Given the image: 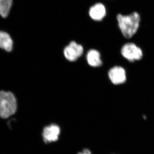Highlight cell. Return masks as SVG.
Masks as SVG:
<instances>
[{
	"label": "cell",
	"instance_id": "cell-1",
	"mask_svg": "<svg viewBox=\"0 0 154 154\" xmlns=\"http://www.w3.org/2000/svg\"><path fill=\"white\" fill-rule=\"evenodd\" d=\"M119 27L125 38H131L137 32L140 26V17L137 12L129 15L118 14L117 16Z\"/></svg>",
	"mask_w": 154,
	"mask_h": 154
},
{
	"label": "cell",
	"instance_id": "cell-2",
	"mask_svg": "<svg viewBox=\"0 0 154 154\" xmlns=\"http://www.w3.org/2000/svg\"><path fill=\"white\" fill-rule=\"evenodd\" d=\"M17 99L11 92L0 91V117L7 119L14 115L17 110Z\"/></svg>",
	"mask_w": 154,
	"mask_h": 154
},
{
	"label": "cell",
	"instance_id": "cell-3",
	"mask_svg": "<svg viewBox=\"0 0 154 154\" xmlns=\"http://www.w3.org/2000/svg\"><path fill=\"white\" fill-rule=\"evenodd\" d=\"M121 53L125 58L132 62L140 60L143 56L142 49L134 43H127L123 45Z\"/></svg>",
	"mask_w": 154,
	"mask_h": 154
},
{
	"label": "cell",
	"instance_id": "cell-4",
	"mask_svg": "<svg viewBox=\"0 0 154 154\" xmlns=\"http://www.w3.org/2000/svg\"><path fill=\"white\" fill-rule=\"evenodd\" d=\"M84 49L82 46L74 41H72L65 48L64 55L68 60L75 61L82 55Z\"/></svg>",
	"mask_w": 154,
	"mask_h": 154
},
{
	"label": "cell",
	"instance_id": "cell-5",
	"mask_svg": "<svg viewBox=\"0 0 154 154\" xmlns=\"http://www.w3.org/2000/svg\"><path fill=\"white\" fill-rule=\"evenodd\" d=\"M60 127L55 124L45 127L42 133V136L45 143H47L54 142L58 140L60 134Z\"/></svg>",
	"mask_w": 154,
	"mask_h": 154
},
{
	"label": "cell",
	"instance_id": "cell-6",
	"mask_svg": "<svg viewBox=\"0 0 154 154\" xmlns=\"http://www.w3.org/2000/svg\"><path fill=\"white\" fill-rule=\"evenodd\" d=\"M108 76L111 82L115 85H121L126 81V73L122 67L115 66L110 69Z\"/></svg>",
	"mask_w": 154,
	"mask_h": 154
},
{
	"label": "cell",
	"instance_id": "cell-7",
	"mask_svg": "<svg viewBox=\"0 0 154 154\" xmlns=\"http://www.w3.org/2000/svg\"><path fill=\"white\" fill-rule=\"evenodd\" d=\"M89 15L94 21H101L106 16L107 14L106 8L102 3H97L90 8Z\"/></svg>",
	"mask_w": 154,
	"mask_h": 154
},
{
	"label": "cell",
	"instance_id": "cell-8",
	"mask_svg": "<svg viewBox=\"0 0 154 154\" xmlns=\"http://www.w3.org/2000/svg\"><path fill=\"white\" fill-rule=\"evenodd\" d=\"M86 58L88 63L91 66L96 67L102 65L100 53L96 50L91 49L88 51Z\"/></svg>",
	"mask_w": 154,
	"mask_h": 154
},
{
	"label": "cell",
	"instance_id": "cell-9",
	"mask_svg": "<svg viewBox=\"0 0 154 154\" xmlns=\"http://www.w3.org/2000/svg\"><path fill=\"white\" fill-rule=\"evenodd\" d=\"M0 48L11 52L13 48V41L8 33L0 30Z\"/></svg>",
	"mask_w": 154,
	"mask_h": 154
},
{
	"label": "cell",
	"instance_id": "cell-10",
	"mask_svg": "<svg viewBox=\"0 0 154 154\" xmlns=\"http://www.w3.org/2000/svg\"><path fill=\"white\" fill-rule=\"evenodd\" d=\"M13 0H0V16L5 18L8 16Z\"/></svg>",
	"mask_w": 154,
	"mask_h": 154
},
{
	"label": "cell",
	"instance_id": "cell-11",
	"mask_svg": "<svg viewBox=\"0 0 154 154\" xmlns=\"http://www.w3.org/2000/svg\"><path fill=\"white\" fill-rule=\"evenodd\" d=\"M77 154H92L91 151L88 149H85L82 152H80Z\"/></svg>",
	"mask_w": 154,
	"mask_h": 154
}]
</instances>
